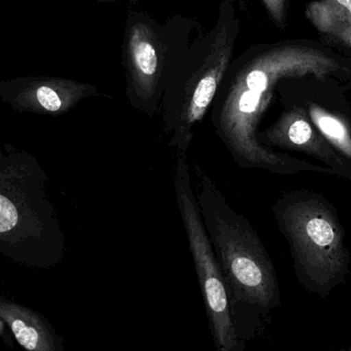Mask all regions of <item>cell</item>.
<instances>
[{"instance_id":"9c48e42d","label":"cell","mask_w":351,"mask_h":351,"mask_svg":"<svg viewBox=\"0 0 351 351\" xmlns=\"http://www.w3.org/2000/svg\"><path fill=\"white\" fill-rule=\"evenodd\" d=\"M258 138L270 149L279 147L305 154L334 170L336 176L351 182L348 164L318 132L305 108L295 106L283 112L272 126L258 133Z\"/></svg>"},{"instance_id":"7c38bea8","label":"cell","mask_w":351,"mask_h":351,"mask_svg":"<svg viewBox=\"0 0 351 351\" xmlns=\"http://www.w3.org/2000/svg\"><path fill=\"white\" fill-rule=\"evenodd\" d=\"M324 34L334 36L337 40L351 47V24L330 21L317 26Z\"/></svg>"},{"instance_id":"9a60e30c","label":"cell","mask_w":351,"mask_h":351,"mask_svg":"<svg viewBox=\"0 0 351 351\" xmlns=\"http://www.w3.org/2000/svg\"><path fill=\"white\" fill-rule=\"evenodd\" d=\"M96 3H119V1H127V0H94Z\"/></svg>"},{"instance_id":"3957f363","label":"cell","mask_w":351,"mask_h":351,"mask_svg":"<svg viewBox=\"0 0 351 351\" xmlns=\"http://www.w3.org/2000/svg\"><path fill=\"white\" fill-rule=\"evenodd\" d=\"M36 156L13 145L0 151V252L16 264L48 270L64 258L65 235Z\"/></svg>"},{"instance_id":"8992f818","label":"cell","mask_w":351,"mask_h":351,"mask_svg":"<svg viewBox=\"0 0 351 351\" xmlns=\"http://www.w3.org/2000/svg\"><path fill=\"white\" fill-rule=\"evenodd\" d=\"M196 20L173 16L164 23L147 12L130 9L122 42L125 96L129 106L153 118L162 102L172 73L200 36Z\"/></svg>"},{"instance_id":"8fae6325","label":"cell","mask_w":351,"mask_h":351,"mask_svg":"<svg viewBox=\"0 0 351 351\" xmlns=\"http://www.w3.org/2000/svg\"><path fill=\"white\" fill-rule=\"evenodd\" d=\"M308 16L316 27L326 22L351 24V0H322L308 8Z\"/></svg>"},{"instance_id":"ba28073f","label":"cell","mask_w":351,"mask_h":351,"mask_svg":"<svg viewBox=\"0 0 351 351\" xmlns=\"http://www.w3.org/2000/svg\"><path fill=\"white\" fill-rule=\"evenodd\" d=\"M106 97L97 86L51 75H28L0 83V98L15 112L60 117L87 98Z\"/></svg>"},{"instance_id":"4fadbf2b","label":"cell","mask_w":351,"mask_h":351,"mask_svg":"<svg viewBox=\"0 0 351 351\" xmlns=\"http://www.w3.org/2000/svg\"><path fill=\"white\" fill-rule=\"evenodd\" d=\"M267 9L277 23H282L285 17V0H264Z\"/></svg>"},{"instance_id":"52a82bcc","label":"cell","mask_w":351,"mask_h":351,"mask_svg":"<svg viewBox=\"0 0 351 351\" xmlns=\"http://www.w3.org/2000/svg\"><path fill=\"white\" fill-rule=\"evenodd\" d=\"M173 184L213 344L217 351H243L245 343L238 337L232 319L227 287L201 215L186 154L176 153Z\"/></svg>"},{"instance_id":"5bb4252c","label":"cell","mask_w":351,"mask_h":351,"mask_svg":"<svg viewBox=\"0 0 351 351\" xmlns=\"http://www.w3.org/2000/svg\"><path fill=\"white\" fill-rule=\"evenodd\" d=\"M0 337L7 346L14 347L13 334L3 320L0 319Z\"/></svg>"},{"instance_id":"7a4b0ae2","label":"cell","mask_w":351,"mask_h":351,"mask_svg":"<svg viewBox=\"0 0 351 351\" xmlns=\"http://www.w3.org/2000/svg\"><path fill=\"white\" fill-rule=\"evenodd\" d=\"M196 198L219 261L236 332L243 343L264 336L281 303L272 258L245 215L232 208L215 180L194 164Z\"/></svg>"},{"instance_id":"6da1fadb","label":"cell","mask_w":351,"mask_h":351,"mask_svg":"<svg viewBox=\"0 0 351 351\" xmlns=\"http://www.w3.org/2000/svg\"><path fill=\"white\" fill-rule=\"evenodd\" d=\"M339 64L318 50L282 47L263 53L258 58L230 65L213 99V127L242 169H258L280 176L300 172L336 176L334 170L287 154L275 152L258 141V126L272 99V87L285 77L312 73L324 77Z\"/></svg>"},{"instance_id":"277c9868","label":"cell","mask_w":351,"mask_h":351,"mask_svg":"<svg viewBox=\"0 0 351 351\" xmlns=\"http://www.w3.org/2000/svg\"><path fill=\"white\" fill-rule=\"evenodd\" d=\"M271 210L289 243L295 278L308 293L324 299L346 283L351 252L330 201L312 190H293L283 193Z\"/></svg>"},{"instance_id":"30bf717a","label":"cell","mask_w":351,"mask_h":351,"mask_svg":"<svg viewBox=\"0 0 351 351\" xmlns=\"http://www.w3.org/2000/svg\"><path fill=\"white\" fill-rule=\"evenodd\" d=\"M0 319L9 326L18 344L28 351H63L64 340L36 310L0 298Z\"/></svg>"},{"instance_id":"5b68a950","label":"cell","mask_w":351,"mask_h":351,"mask_svg":"<svg viewBox=\"0 0 351 351\" xmlns=\"http://www.w3.org/2000/svg\"><path fill=\"white\" fill-rule=\"evenodd\" d=\"M238 22L231 3H223L215 28L201 34L170 77L162 102L163 131L168 147L186 154L194 139V127L213 106L231 62Z\"/></svg>"}]
</instances>
